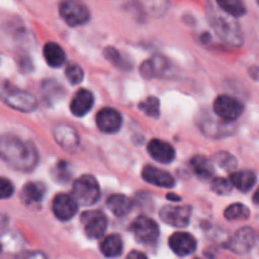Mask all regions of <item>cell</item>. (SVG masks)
I'll use <instances>...</instances> for the list:
<instances>
[{
    "label": "cell",
    "instance_id": "obj_1",
    "mask_svg": "<svg viewBox=\"0 0 259 259\" xmlns=\"http://www.w3.org/2000/svg\"><path fill=\"white\" fill-rule=\"evenodd\" d=\"M0 158L14 169L23 172L32 171L38 163L35 147L12 134L0 136Z\"/></svg>",
    "mask_w": 259,
    "mask_h": 259
},
{
    "label": "cell",
    "instance_id": "obj_2",
    "mask_svg": "<svg viewBox=\"0 0 259 259\" xmlns=\"http://www.w3.org/2000/svg\"><path fill=\"white\" fill-rule=\"evenodd\" d=\"M207 18H209L211 28L223 42L227 43L228 46H233V47H239L243 45L242 29L234 17L225 13L220 8L218 9L214 5H209Z\"/></svg>",
    "mask_w": 259,
    "mask_h": 259
},
{
    "label": "cell",
    "instance_id": "obj_3",
    "mask_svg": "<svg viewBox=\"0 0 259 259\" xmlns=\"http://www.w3.org/2000/svg\"><path fill=\"white\" fill-rule=\"evenodd\" d=\"M0 99L10 108L24 113H29L37 108V100L34 96L10 83H3L0 86Z\"/></svg>",
    "mask_w": 259,
    "mask_h": 259
},
{
    "label": "cell",
    "instance_id": "obj_4",
    "mask_svg": "<svg viewBox=\"0 0 259 259\" xmlns=\"http://www.w3.org/2000/svg\"><path fill=\"white\" fill-rule=\"evenodd\" d=\"M72 196L77 204L82 206H90L98 202L100 197V187L95 177L85 175L76 180L72 186Z\"/></svg>",
    "mask_w": 259,
    "mask_h": 259
},
{
    "label": "cell",
    "instance_id": "obj_5",
    "mask_svg": "<svg viewBox=\"0 0 259 259\" xmlns=\"http://www.w3.org/2000/svg\"><path fill=\"white\" fill-rule=\"evenodd\" d=\"M60 14L71 27L85 24L90 19V12L82 0H62L60 4Z\"/></svg>",
    "mask_w": 259,
    "mask_h": 259
},
{
    "label": "cell",
    "instance_id": "obj_6",
    "mask_svg": "<svg viewBox=\"0 0 259 259\" xmlns=\"http://www.w3.org/2000/svg\"><path fill=\"white\" fill-rule=\"evenodd\" d=\"M24 239L15 230H8L0 235V259H20L24 253Z\"/></svg>",
    "mask_w": 259,
    "mask_h": 259
},
{
    "label": "cell",
    "instance_id": "obj_7",
    "mask_svg": "<svg viewBox=\"0 0 259 259\" xmlns=\"http://www.w3.org/2000/svg\"><path fill=\"white\" fill-rule=\"evenodd\" d=\"M132 232L137 242L142 244H153L159 237V229L156 222L147 217H139L132 224Z\"/></svg>",
    "mask_w": 259,
    "mask_h": 259
},
{
    "label": "cell",
    "instance_id": "obj_8",
    "mask_svg": "<svg viewBox=\"0 0 259 259\" xmlns=\"http://www.w3.org/2000/svg\"><path fill=\"white\" fill-rule=\"evenodd\" d=\"M258 242V233L252 228H242L227 243V248L237 254H245Z\"/></svg>",
    "mask_w": 259,
    "mask_h": 259
},
{
    "label": "cell",
    "instance_id": "obj_9",
    "mask_svg": "<svg viewBox=\"0 0 259 259\" xmlns=\"http://www.w3.org/2000/svg\"><path fill=\"white\" fill-rule=\"evenodd\" d=\"M214 111L222 120L232 123L242 115L243 104L232 96L222 95L215 100Z\"/></svg>",
    "mask_w": 259,
    "mask_h": 259
},
{
    "label": "cell",
    "instance_id": "obj_10",
    "mask_svg": "<svg viewBox=\"0 0 259 259\" xmlns=\"http://www.w3.org/2000/svg\"><path fill=\"white\" fill-rule=\"evenodd\" d=\"M86 235L90 239H99L103 237L108 228V219L101 211H86L81 215Z\"/></svg>",
    "mask_w": 259,
    "mask_h": 259
},
{
    "label": "cell",
    "instance_id": "obj_11",
    "mask_svg": "<svg viewBox=\"0 0 259 259\" xmlns=\"http://www.w3.org/2000/svg\"><path fill=\"white\" fill-rule=\"evenodd\" d=\"M159 217L166 224L175 228H185L189 225L191 218V207L166 205L159 211Z\"/></svg>",
    "mask_w": 259,
    "mask_h": 259
},
{
    "label": "cell",
    "instance_id": "obj_12",
    "mask_svg": "<svg viewBox=\"0 0 259 259\" xmlns=\"http://www.w3.org/2000/svg\"><path fill=\"white\" fill-rule=\"evenodd\" d=\"M77 201L73 196L66 194H60L53 199L52 210L55 217L61 222H67L72 219L77 212Z\"/></svg>",
    "mask_w": 259,
    "mask_h": 259
},
{
    "label": "cell",
    "instance_id": "obj_13",
    "mask_svg": "<svg viewBox=\"0 0 259 259\" xmlns=\"http://www.w3.org/2000/svg\"><path fill=\"white\" fill-rule=\"evenodd\" d=\"M123 119L119 111L113 108H104L96 115V125L104 133H116L120 129Z\"/></svg>",
    "mask_w": 259,
    "mask_h": 259
},
{
    "label": "cell",
    "instance_id": "obj_14",
    "mask_svg": "<svg viewBox=\"0 0 259 259\" xmlns=\"http://www.w3.org/2000/svg\"><path fill=\"white\" fill-rule=\"evenodd\" d=\"M169 248L180 257H186L196 250V239L189 233H175L168 240Z\"/></svg>",
    "mask_w": 259,
    "mask_h": 259
},
{
    "label": "cell",
    "instance_id": "obj_15",
    "mask_svg": "<svg viewBox=\"0 0 259 259\" xmlns=\"http://www.w3.org/2000/svg\"><path fill=\"white\" fill-rule=\"evenodd\" d=\"M53 136H55L56 142L62 147L65 151L72 152L80 144V137L76 133V131L73 128L68 125H57L53 132Z\"/></svg>",
    "mask_w": 259,
    "mask_h": 259
},
{
    "label": "cell",
    "instance_id": "obj_16",
    "mask_svg": "<svg viewBox=\"0 0 259 259\" xmlns=\"http://www.w3.org/2000/svg\"><path fill=\"white\" fill-rule=\"evenodd\" d=\"M199 121L200 129H201L207 137L219 138V137H225L230 133V126L228 125L227 121L222 120L220 118L219 120H217V119L211 115H202Z\"/></svg>",
    "mask_w": 259,
    "mask_h": 259
},
{
    "label": "cell",
    "instance_id": "obj_17",
    "mask_svg": "<svg viewBox=\"0 0 259 259\" xmlns=\"http://www.w3.org/2000/svg\"><path fill=\"white\" fill-rule=\"evenodd\" d=\"M148 153L153 159L161 163H171L175 159V149L167 142L161 141V139H152L148 143Z\"/></svg>",
    "mask_w": 259,
    "mask_h": 259
},
{
    "label": "cell",
    "instance_id": "obj_18",
    "mask_svg": "<svg viewBox=\"0 0 259 259\" xmlns=\"http://www.w3.org/2000/svg\"><path fill=\"white\" fill-rule=\"evenodd\" d=\"M167 70H168V61L162 56H153L142 63L139 72L144 78L149 80V78L163 76Z\"/></svg>",
    "mask_w": 259,
    "mask_h": 259
},
{
    "label": "cell",
    "instance_id": "obj_19",
    "mask_svg": "<svg viewBox=\"0 0 259 259\" xmlns=\"http://www.w3.org/2000/svg\"><path fill=\"white\" fill-rule=\"evenodd\" d=\"M144 181L148 184L154 185V186L166 187V189H171L175 186V180L168 172L162 171V169L156 168L153 166H146L142 172Z\"/></svg>",
    "mask_w": 259,
    "mask_h": 259
},
{
    "label": "cell",
    "instance_id": "obj_20",
    "mask_svg": "<svg viewBox=\"0 0 259 259\" xmlns=\"http://www.w3.org/2000/svg\"><path fill=\"white\" fill-rule=\"evenodd\" d=\"M94 104V96L89 90L81 89L73 96L72 101H71V113L75 116H83L91 110Z\"/></svg>",
    "mask_w": 259,
    "mask_h": 259
},
{
    "label": "cell",
    "instance_id": "obj_21",
    "mask_svg": "<svg viewBox=\"0 0 259 259\" xmlns=\"http://www.w3.org/2000/svg\"><path fill=\"white\" fill-rule=\"evenodd\" d=\"M106 205L110 209V211L113 212L115 217H125L131 212L132 207H133V202L125 195L115 194L111 195L110 197L106 201Z\"/></svg>",
    "mask_w": 259,
    "mask_h": 259
},
{
    "label": "cell",
    "instance_id": "obj_22",
    "mask_svg": "<svg viewBox=\"0 0 259 259\" xmlns=\"http://www.w3.org/2000/svg\"><path fill=\"white\" fill-rule=\"evenodd\" d=\"M46 195V186L42 182H29L23 187L22 199L25 204H38Z\"/></svg>",
    "mask_w": 259,
    "mask_h": 259
},
{
    "label": "cell",
    "instance_id": "obj_23",
    "mask_svg": "<svg viewBox=\"0 0 259 259\" xmlns=\"http://www.w3.org/2000/svg\"><path fill=\"white\" fill-rule=\"evenodd\" d=\"M43 55H45L46 61L51 67H61L66 61L65 51L57 43H47L45 46V50H43Z\"/></svg>",
    "mask_w": 259,
    "mask_h": 259
},
{
    "label": "cell",
    "instance_id": "obj_24",
    "mask_svg": "<svg viewBox=\"0 0 259 259\" xmlns=\"http://www.w3.org/2000/svg\"><path fill=\"white\" fill-rule=\"evenodd\" d=\"M100 250L105 257L116 258L123 252V240L118 234H110L100 244Z\"/></svg>",
    "mask_w": 259,
    "mask_h": 259
},
{
    "label": "cell",
    "instance_id": "obj_25",
    "mask_svg": "<svg viewBox=\"0 0 259 259\" xmlns=\"http://www.w3.org/2000/svg\"><path fill=\"white\" fill-rule=\"evenodd\" d=\"M230 182L234 187L243 192H248L255 184V174L252 171H239V172H233L230 175Z\"/></svg>",
    "mask_w": 259,
    "mask_h": 259
},
{
    "label": "cell",
    "instance_id": "obj_26",
    "mask_svg": "<svg viewBox=\"0 0 259 259\" xmlns=\"http://www.w3.org/2000/svg\"><path fill=\"white\" fill-rule=\"evenodd\" d=\"M137 4L152 15H162L169 7V0H136Z\"/></svg>",
    "mask_w": 259,
    "mask_h": 259
},
{
    "label": "cell",
    "instance_id": "obj_27",
    "mask_svg": "<svg viewBox=\"0 0 259 259\" xmlns=\"http://www.w3.org/2000/svg\"><path fill=\"white\" fill-rule=\"evenodd\" d=\"M218 7L232 17H242L247 12V8L243 0H217Z\"/></svg>",
    "mask_w": 259,
    "mask_h": 259
},
{
    "label": "cell",
    "instance_id": "obj_28",
    "mask_svg": "<svg viewBox=\"0 0 259 259\" xmlns=\"http://www.w3.org/2000/svg\"><path fill=\"white\" fill-rule=\"evenodd\" d=\"M192 168L196 172V175L201 179H210L212 175V166L211 162L204 156H195L194 158L190 161Z\"/></svg>",
    "mask_w": 259,
    "mask_h": 259
},
{
    "label": "cell",
    "instance_id": "obj_29",
    "mask_svg": "<svg viewBox=\"0 0 259 259\" xmlns=\"http://www.w3.org/2000/svg\"><path fill=\"white\" fill-rule=\"evenodd\" d=\"M250 212L245 205L243 204H233L227 207L224 211V217L229 222H238V220H247L249 218Z\"/></svg>",
    "mask_w": 259,
    "mask_h": 259
},
{
    "label": "cell",
    "instance_id": "obj_30",
    "mask_svg": "<svg viewBox=\"0 0 259 259\" xmlns=\"http://www.w3.org/2000/svg\"><path fill=\"white\" fill-rule=\"evenodd\" d=\"M139 109H141L142 111H144L148 116H152V118H158L159 116L158 99L154 98V96L147 98V100H144L143 103L139 104Z\"/></svg>",
    "mask_w": 259,
    "mask_h": 259
},
{
    "label": "cell",
    "instance_id": "obj_31",
    "mask_svg": "<svg viewBox=\"0 0 259 259\" xmlns=\"http://www.w3.org/2000/svg\"><path fill=\"white\" fill-rule=\"evenodd\" d=\"M214 161L218 166L227 169V171L234 169L235 167H237V159H235L230 153H227V152H220V153H218L217 156L214 157Z\"/></svg>",
    "mask_w": 259,
    "mask_h": 259
},
{
    "label": "cell",
    "instance_id": "obj_32",
    "mask_svg": "<svg viewBox=\"0 0 259 259\" xmlns=\"http://www.w3.org/2000/svg\"><path fill=\"white\" fill-rule=\"evenodd\" d=\"M105 57L108 58V61H110L111 63H114L115 66L120 68H128L129 62L125 60V58L121 57L120 52L115 50L114 47H106L105 50Z\"/></svg>",
    "mask_w": 259,
    "mask_h": 259
},
{
    "label": "cell",
    "instance_id": "obj_33",
    "mask_svg": "<svg viewBox=\"0 0 259 259\" xmlns=\"http://www.w3.org/2000/svg\"><path fill=\"white\" fill-rule=\"evenodd\" d=\"M211 189L212 191L219 195H228L232 191L233 185L230 182V180L223 179V177H217V179L212 180Z\"/></svg>",
    "mask_w": 259,
    "mask_h": 259
},
{
    "label": "cell",
    "instance_id": "obj_34",
    "mask_svg": "<svg viewBox=\"0 0 259 259\" xmlns=\"http://www.w3.org/2000/svg\"><path fill=\"white\" fill-rule=\"evenodd\" d=\"M53 177L58 182H67L71 179L70 166L66 162H58L57 166L53 169Z\"/></svg>",
    "mask_w": 259,
    "mask_h": 259
},
{
    "label": "cell",
    "instance_id": "obj_35",
    "mask_svg": "<svg viewBox=\"0 0 259 259\" xmlns=\"http://www.w3.org/2000/svg\"><path fill=\"white\" fill-rule=\"evenodd\" d=\"M66 77L70 81V83L77 85V83H80L83 78L82 68L78 65H75V63L67 66V68H66Z\"/></svg>",
    "mask_w": 259,
    "mask_h": 259
},
{
    "label": "cell",
    "instance_id": "obj_36",
    "mask_svg": "<svg viewBox=\"0 0 259 259\" xmlns=\"http://www.w3.org/2000/svg\"><path fill=\"white\" fill-rule=\"evenodd\" d=\"M14 192L12 182L7 179H0V200L9 199Z\"/></svg>",
    "mask_w": 259,
    "mask_h": 259
},
{
    "label": "cell",
    "instance_id": "obj_37",
    "mask_svg": "<svg viewBox=\"0 0 259 259\" xmlns=\"http://www.w3.org/2000/svg\"><path fill=\"white\" fill-rule=\"evenodd\" d=\"M125 259H148V258H147V255L144 254V253L138 252V250H133V252H131L128 255H126Z\"/></svg>",
    "mask_w": 259,
    "mask_h": 259
},
{
    "label": "cell",
    "instance_id": "obj_38",
    "mask_svg": "<svg viewBox=\"0 0 259 259\" xmlns=\"http://www.w3.org/2000/svg\"><path fill=\"white\" fill-rule=\"evenodd\" d=\"M24 259H48L47 255L42 252H32L25 255Z\"/></svg>",
    "mask_w": 259,
    "mask_h": 259
},
{
    "label": "cell",
    "instance_id": "obj_39",
    "mask_svg": "<svg viewBox=\"0 0 259 259\" xmlns=\"http://www.w3.org/2000/svg\"><path fill=\"white\" fill-rule=\"evenodd\" d=\"M253 201H254V204L259 205V187H258L257 191H255L254 196H253Z\"/></svg>",
    "mask_w": 259,
    "mask_h": 259
},
{
    "label": "cell",
    "instance_id": "obj_40",
    "mask_svg": "<svg viewBox=\"0 0 259 259\" xmlns=\"http://www.w3.org/2000/svg\"><path fill=\"white\" fill-rule=\"evenodd\" d=\"M167 197H168V199H174V201H179V200H181L179 196H175L174 194H168L167 195Z\"/></svg>",
    "mask_w": 259,
    "mask_h": 259
},
{
    "label": "cell",
    "instance_id": "obj_41",
    "mask_svg": "<svg viewBox=\"0 0 259 259\" xmlns=\"http://www.w3.org/2000/svg\"><path fill=\"white\" fill-rule=\"evenodd\" d=\"M257 3H258V5H259V0H257Z\"/></svg>",
    "mask_w": 259,
    "mask_h": 259
}]
</instances>
